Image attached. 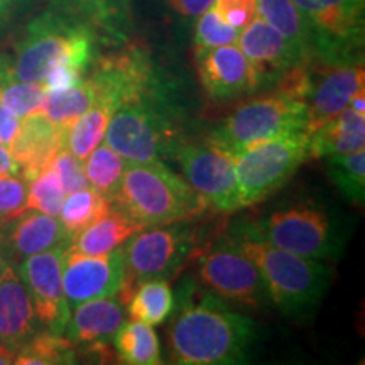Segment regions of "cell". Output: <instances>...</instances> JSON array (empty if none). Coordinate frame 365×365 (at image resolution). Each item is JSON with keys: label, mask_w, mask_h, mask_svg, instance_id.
I'll return each mask as SVG.
<instances>
[{"label": "cell", "mask_w": 365, "mask_h": 365, "mask_svg": "<svg viewBox=\"0 0 365 365\" xmlns=\"http://www.w3.org/2000/svg\"><path fill=\"white\" fill-rule=\"evenodd\" d=\"M182 175L208 208L222 213L242 210L235 163L230 154L213 144L180 140L173 150Z\"/></svg>", "instance_id": "cell-11"}, {"label": "cell", "mask_w": 365, "mask_h": 365, "mask_svg": "<svg viewBox=\"0 0 365 365\" xmlns=\"http://www.w3.org/2000/svg\"><path fill=\"white\" fill-rule=\"evenodd\" d=\"M66 193L63 190L61 181L54 168L49 164L46 170L39 173L27 186V202L26 210L46 213V215L58 217L65 203Z\"/></svg>", "instance_id": "cell-34"}, {"label": "cell", "mask_w": 365, "mask_h": 365, "mask_svg": "<svg viewBox=\"0 0 365 365\" xmlns=\"http://www.w3.org/2000/svg\"><path fill=\"white\" fill-rule=\"evenodd\" d=\"M213 4L215 0H168V6L182 17H198Z\"/></svg>", "instance_id": "cell-42"}, {"label": "cell", "mask_w": 365, "mask_h": 365, "mask_svg": "<svg viewBox=\"0 0 365 365\" xmlns=\"http://www.w3.org/2000/svg\"><path fill=\"white\" fill-rule=\"evenodd\" d=\"M198 17L200 19L195 27L196 49L218 48V46H228L237 43L240 31L223 21L215 9L210 7L203 14H200Z\"/></svg>", "instance_id": "cell-36"}, {"label": "cell", "mask_w": 365, "mask_h": 365, "mask_svg": "<svg viewBox=\"0 0 365 365\" xmlns=\"http://www.w3.org/2000/svg\"><path fill=\"white\" fill-rule=\"evenodd\" d=\"M213 9L223 21L242 31L257 16V0H215Z\"/></svg>", "instance_id": "cell-39"}, {"label": "cell", "mask_w": 365, "mask_h": 365, "mask_svg": "<svg viewBox=\"0 0 365 365\" xmlns=\"http://www.w3.org/2000/svg\"><path fill=\"white\" fill-rule=\"evenodd\" d=\"M254 227L269 244L301 257L331 261L344 252L339 225L327 212L308 205L274 210Z\"/></svg>", "instance_id": "cell-10"}, {"label": "cell", "mask_w": 365, "mask_h": 365, "mask_svg": "<svg viewBox=\"0 0 365 365\" xmlns=\"http://www.w3.org/2000/svg\"><path fill=\"white\" fill-rule=\"evenodd\" d=\"M0 239L6 252H11L14 259L21 261L49 249H68L71 244V235L58 217L36 210H26L22 215L4 223L0 227Z\"/></svg>", "instance_id": "cell-19"}, {"label": "cell", "mask_w": 365, "mask_h": 365, "mask_svg": "<svg viewBox=\"0 0 365 365\" xmlns=\"http://www.w3.org/2000/svg\"><path fill=\"white\" fill-rule=\"evenodd\" d=\"M14 359H16V350L0 341V365L14 364Z\"/></svg>", "instance_id": "cell-46"}, {"label": "cell", "mask_w": 365, "mask_h": 365, "mask_svg": "<svg viewBox=\"0 0 365 365\" xmlns=\"http://www.w3.org/2000/svg\"><path fill=\"white\" fill-rule=\"evenodd\" d=\"M307 125L308 102L272 90L237 107L212 130L208 143L234 158L249 145L294 132H307Z\"/></svg>", "instance_id": "cell-6"}, {"label": "cell", "mask_w": 365, "mask_h": 365, "mask_svg": "<svg viewBox=\"0 0 365 365\" xmlns=\"http://www.w3.org/2000/svg\"><path fill=\"white\" fill-rule=\"evenodd\" d=\"M98 27L103 39L124 38L129 24V0H71Z\"/></svg>", "instance_id": "cell-33"}, {"label": "cell", "mask_w": 365, "mask_h": 365, "mask_svg": "<svg viewBox=\"0 0 365 365\" xmlns=\"http://www.w3.org/2000/svg\"><path fill=\"white\" fill-rule=\"evenodd\" d=\"M122 281V249L100 255L78 254L66 249L63 254V289L70 309L83 301L118 294Z\"/></svg>", "instance_id": "cell-14"}, {"label": "cell", "mask_w": 365, "mask_h": 365, "mask_svg": "<svg viewBox=\"0 0 365 365\" xmlns=\"http://www.w3.org/2000/svg\"><path fill=\"white\" fill-rule=\"evenodd\" d=\"M33 299L14 264L0 276V341L17 352L38 331Z\"/></svg>", "instance_id": "cell-20"}, {"label": "cell", "mask_w": 365, "mask_h": 365, "mask_svg": "<svg viewBox=\"0 0 365 365\" xmlns=\"http://www.w3.org/2000/svg\"><path fill=\"white\" fill-rule=\"evenodd\" d=\"M232 239L261 271L269 299L287 318L307 322L314 317L331 282L330 266L269 244L254 223Z\"/></svg>", "instance_id": "cell-3"}, {"label": "cell", "mask_w": 365, "mask_h": 365, "mask_svg": "<svg viewBox=\"0 0 365 365\" xmlns=\"http://www.w3.org/2000/svg\"><path fill=\"white\" fill-rule=\"evenodd\" d=\"M44 97L46 88L39 81L11 80L0 86V103L19 117L38 113Z\"/></svg>", "instance_id": "cell-35"}, {"label": "cell", "mask_w": 365, "mask_h": 365, "mask_svg": "<svg viewBox=\"0 0 365 365\" xmlns=\"http://www.w3.org/2000/svg\"><path fill=\"white\" fill-rule=\"evenodd\" d=\"M113 112H115V107H112L108 102L95 100V103L91 105L88 110L81 113L68 127L65 148L70 150L73 156L78 158L83 163L91 150L102 143Z\"/></svg>", "instance_id": "cell-25"}, {"label": "cell", "mask_w": 365, "mask_h": 365, "mask_svg": "<svg viewBox=\"0 0 365 365\" xmlns=\"http://www.w3.org/2000/svg\"><path fill=\"white\" fill-rule=\"evenodd\" d=\"M36 0H0V34L29 11Z\"/></svg>", "instance_id": "cell-40"}, {"label": "cell", "mask_w": 365, "mask_h": 365, "mask_svg": "<svg viewBox=\"0 0 365 365\" xmlns=\"http://www.w3.org/2000/svg\"><path fill=\"white\" fill-rule=\"evenodd\" d=\"M75 344L61 333L36 331L16 352L14 364L19 365H59L76 360Z\"/></svg>", "instance_id": "cell-29"}, {"label": "cell", "mask_w": 365, "mask_h": 365, "mask_svg": "<svg viewBox=\"0 0 365 365\" xmlns=\"http://www.w3.org/2000/svg\"><path fill=\"white\" fill-rule=\"evenodd\" d=\"M12 80V58L0 54V86Z\"/></svg>", "instance_id": "cell-44"}, {"label": "cell", "mask_w": 365, "mask_h": 365, "mask_svg": "<svg viewBox=\"0 0 365 365\" xmlns=\"http://www.w3.org/2000/svg\"><path fill=\"white\" fill-rule=\"evenodd\" d=\"M7 264H9L7 252H6V247H4V244H2V239H0V276H2L4 269H6Z\"/></svg>", "instance_id": "cell-47"}, {"label": "cell", "mask_w": 365, "mask_h": 365, "mask_svg": "<svg viewBox=\"0 0 365 365\" xmlns=\"http://www.w3.org/2000/svg\"><path fill=\"white\" fill-rule=\"evenodd\" d=\"M117 357L129 365L161 364V346L153 327L143 322L122 323L113 335Z\"/></svg>", "instance_id": "cell-26"}, {"label": "cell", "mask_w": 365, "mask_h": 365, "mask_svg": "<svg viewBox=\"0 0 365 365\" xmlns=\"http://www.w3.org/2000/svg\"><path fill=\"white\" fill-rule=\"evenodd\" d=\"M257 16L289 39L309 63H314L312 31L293 0H257Z\"/></svg>", "instance_id": "cell-24"}, {"label": "cell", "mask_w": 365, "mask_h": 365, "mask_svg": "<svg viewBox=\"0 0 365 365\" xmlns=\"http://www.w3.org/2000/svg\"><path fill=\"white\" fill-rule=\"evenodd\" d=\"M51 166L56 170L59 181H61L63 190L66 195L75 193V191L88 188V181H86L83 164L78 158H75L66 148H63L54 156Z\"/></svg>", "instance_id": "cell-38"}, {"label": "cell", "mask_w": 365, "mask_h": 365, "mask_svg": "<svg viewBox=\"0 0 365 365\" xmlns=\"http://www.w3.org/2000/svg\"><path fill=\"white\" fill-rule=\"evenodd\" d=\"M103 39L98 27L71 0H51L27 22L12 58V80L43 81L54 66L65 65L85 75L97 59Z\"/></svg>", "instance_id": "cell-1"}, {"label": "cell", "mask_w": 365, "mask_h": 365, "mask_svg": "<svg viewBox=\"0 0 365 365\" xmlns=\"http://www.w3.org/2000/svg\"><path fill=\"white\" fill-rule=\"evenodd\" d=\"M122 323L124 309L120 301L113 299V296L95 298L71 308L65 331L75 345H88L112 339Z\"/></svg>", "instance_id": "cell-21"}, {"label": "cell", "mask_w": 365, "mask_h": 365, "mask_svg": "<svg viewBox=\"0 0 365 365\" xmlns=\"http://www.w3.org/2000/svg\"><path fill=\"white\" fill-rule=\"evenodd\" d=\"M83 163L85 176L90 188H93L107 200H112L120 185L125 159L117 154L108 144H98Z\"/></svg>", "instance_id": "cell-31"}, {"label": "cell", "mask_w": 365, "mask_h": 365, "mask_svg": "<svg viewBox=\"0 0 365 365\" xmlns=\"http://www.w3.org/2000/svg\"><path fill=\"white\" fill-rule=\"evenodd\" d=\"M143 223H137L124 213L110 210L107 215L90 223L83 230L73 237L68 250L86 255L107 254L120 247L124 242L137 232L144 230Z\"/></svg>", "instance_id": "cell-23"}, {"label": "cell", "mask_w": 365, "mask_h": 365, "mask_svg": "<svg viewBox=\"0 0 365 365\" xmlns=\"http://www.w3.org/2000/svg\"><path fill=\"white\" fill-rule=\"evenodd\" d=\"M66 196L68 198H65L58 218L63 223V227L66 228L68 234L71 235V240L85 227L97 222L98 218L105 217L112 210L110 200L97 193L90 186Z\"/></svg>", "instance_id": "cell-30"}, {"label": "cell", "mask_w": 365, "mask_h": 365, "mask_svg": "<svg viewBox=\"0 0 365 365\" xmlns=\"http://www.w3.org/2000/svg\"><path fill=\"white\" fill-rule=\"evenodd\" d=\"M178 143L163 91L127 100L113 112L105 132V144L130 163L163 161L173 156Z\"/></svg>", "instance_id": "cell-5"}, {"label": "cell", "mask_w": 365, "mask_h": 365, "mask_svg": "<svg viewBox=\"0 0 365 365\" xmlns=\"http://www.w3.org/2000/svg\"><path fill=\"white\" fill-rule=\"evenodd\" d=\"M237 41L257 75L259 88L274 86L293 66L309 63L289 39L259 16L242 29Z\"/></svg>", "instance_id": "cell-16"}, {"label": "cell", "mask_w": 365, "mask_h": 365, "mask_svg": "<svg viewBox=\"0 0 365 365\" xmlns=\"http://www.w3.org/2000/svg\"><path fill=\"white\" fill-rule=\"evenodd\" d=\"M304 130L249 145L234 156L242 208L252 207L281 190L308 159Z\"/></svg>", "instance_id": "cell-9"}, {"label": "cell", "mask_w": 365, "mask_h": 365, "mask_svg": "<svg viewBox=\"0 0 365 365\" xmlns=\"http://www.w3.org/2000/svg\"><path fill=\"white\" fill-rule=\"evenodd\" d=\"M190 222L148 227L125 240L122 247L124 257V281H122L120 304L134 293L140 282L166 279L180 271L195 247V234Z\"/></svg>", "instance_id": "cell-7"}, {"label": "cell", "mask_w": 365, "mask_h": 365, "mask_svg": "<svg viewBox=\"0 0 365 365\" xmlns=\"http://www.w3.org/2000/svg\"><path fill=\"white\" fill-rule=\"evenodd\" d=\"M365 115L346 107L309 135L308 158H330L364 149Z\"/></svg>", "instance_id": "cell-22"}, {"label": "cell", "mask_w": 365, "mask_h": 365, "mask_svg": "<svg viewBox=\"0 0 365 365\" xmlns=\"http://www.w3.org/2000/svg\"><path fill=\"white\" fill-rule=\"evenodd\" d=\"M327 168L340 193L349 202L362 207L365 202V150L330 156Z\"/></svg>", "instance_id": "cell-32"}, {"label": "cell", "mask_w": 365, "mask_h": 365, "mask_svg": "<svg viewBox=\"0 0 365 365\" xmlns=\"http://www.w3.org/2000/svg\"><path fill=\"white\" fill-rule=\"evenodd\" d=\"M21 122L22 117L16 115L0 103V145H4L7 150L11 149L14 139L21 129Z\"/></svg>", "instance_id": "cell-41"}, {"label": "cell", "mask_w": 365, "mask_h": 365, "mask_svg": "<svg viewBox=\"0 0 365 365\" xmlns=\"http://www.w3.org/2000/svg\"><path fill=\"white\" fill-rule=\"evenodd\" d=\"M127 313L132 322L159 325L170 317L175 307V296L166 279H149L140 282L127 301Z\"/></svg>", "instance_id": "cell-27"}, {"label": "cell", "mask_w": 365, "mask_h": 365, "mask_svg": "<svg viewBox=\"0 0 365 365\" xmlns=\"http://www.w3.org/2000/svg\"><path fill=\"white\" fill-rule=\"evenodd\" d=\"M66 130V127L53 124L43 113L22 117L21 129L9 149L14 161L19 164L22 180L29 182L53 163L54 156L65 148Z\"/></svg>", "instance_id": "cell-17"}, {"label": "cell", "mask_w": 365, "mask_h": 365, "mask_svg": "<svg viewBox=\"0 0 365 365\" xmlns=\"http://www.w3.org/2000/svg\"><path fill=\"white\" fill-rule=\"evenodd\" d=\"M110 205L145 228L193 222L208 208L186 180L163 161H125L120 185Z\"/></svg>", "instance_id": "cell-4"}, {"label": "cell", "mask_w": 365, "mask_h": 365, "mask_svg": "<svg viewBox=\"0 0 365 365\" xmlns=\"http://www.w3.org/2000/svg\"><path fill=\"white\" fill-rule=\"evenodd\" d=\"M198 277L220 299L259 308L269 301L262 274L234 239L198 254Z\"/></svg>", "instance_id": "cell-12"}, {"label": "cell", "mask_w": 365, "mask_h": 365, "mask_svg": "<svg viewBox=\"0 0 365 365\" xmlns=\"http://www.w3.org/2000/svg\"><path fill=\"white\" fill-rule=\"evenodd\" d=\"M312 31L313 61L362 65L364 0H293Z\"/></svg>", "instance_id": "cell-8"}, {"label": "cell", "mask_w": 365, "mask_h": 365, "mask_svg": "<svg viewBox=\"0 0 365 365\" xmlns=\"http://www.w3.org/2000/svg\"><path fill=\"white\" fill-rule=\"evenodd\" d=\"M255 323L223 304L218 296L181 301L168 328V345L175 364L222 365L249 359Z\"/></svg>", "instance_id": "cell-2"}, {"label": "cell", "mask_w": 365, "mask_h": 365, "mask_svg": "<svg viewBox=\"0 0 365 365\" xmlns=\"http://www.w3.org/2000/svg\"><path fill=\"white\" fill-rule=\"evenodd\" d=\"M365 88H362V90H359L357 93L354 95L352 97V100H350V105L349 107L350 108H354L355 112H359V113H365Z\"/></svg>", "instance_id": "cell-45"}, {"label": "cell", "mask_w": 365, "mask_h": 365, "mask_svg": "<svg viewBox=\"0 0 365 365\" xmlns=\"http://www.w3.org/2000/svg\"><path fill=\"white\" fill-rule=\"evenodd\" d=\"M56 247L29 255L19 264L21 277L29 291L36 318L53 333H65L71 309L63 289V254Z\"/></svg>", "instance_id": "cell-13"}, {"label": "cell", "mask_w": 365, "mask_h": 365, "mask_svg": "<svg viewBox=\"0 0 365 365\" xmlns=\"http://www.w3.org/2000/svg\"><path fill=\"white\" fill-rule=\"evenodd\" d=\"M364 80L362 65H327L325 75L317 83L313 81L308 98V135L345 110L354 95L364 88Z\"/></svg>", "instance_id": "cell-18"}, {"label": "cell", "mask_w": 365, "mask_h": 365, "mask_svg": "<svg viewBox=\"0 0 365 365\" xmlns=\"http://www.w3.org/2000/svg\"><path fill=\"white\" fill-rule=\"evenodd\" d=\"M27 185L19 176H0V227L26 212Z\"/></svg>", "instance_id": "cell-37"}, {"label": "cell", "mask_w": 365, "mask_h": 365, "mask_svg": "<svg viewBox=\"0 0 365 365\" xmlns=\"http://www.w3.org/2000/svg\"><path fill=\"white\" fill-rule=\"evenodd\" d=\"M0 176H19L21 178V168L19 164L14 161L12 154L0 145Z\"/></svg>", "instance_id": "cell-43"}, {"label": "cell", "mask_w": 365, "mask_h": 365, "mask_svg": "<svg viewBox=\"0 0 365 365\" xmlns=\"http://www.w3.org/2000/svg\"><path fill=\"white\" fill-rule=\"evenodd\" d=\"M97 98V91L90 78H83L78 85L66 90L46 91L44 102L39 112L53 124L70 127L81 113L88 110Z\"/></svg>", "instance_id": "cell-28"}, {"label": "cell", "mask_w": 365, "mask_h": 365, "mask_svg": "<svg viewBox=\"0 0 365 365\" xmlns=\"http://www.w3.org/2000/svg\"><path fill=\"white\" fill-rule=\"evenodd\" d=\"M196 70L205 93L212 100H234L259 90L252 65L234 44L196 49Z\"/></svg>", "instance_id": "cell-15"}]
</instances>
